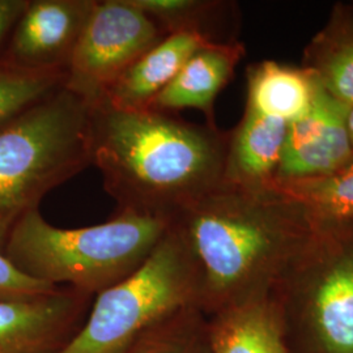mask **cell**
<instances>
[{
	"instance_id": "cell-10",
	"label": "cell",
	"mask_w": 353,
	"mask_h": 353,
	"mask_svg": "<svg viewBox=\"0 0 353 353\" xmlns=\"http://www.w3.org/2000/svg\"><path fill=\"white\" fill-rule=\"evenodd\" d=\"M347 109L319 88L312 110L288 125L275 181L330 176L352 164Z\"/></svg>"
},
{
	"instance_id": "cell-15",
	"label": "cell",
	"mask_w": 353,
	"mask_h": 353,
	"mask_svg": "<svg viewBox=\"0 0 353 353\" xmlns=\"http://www.w3.org/2000/svg\"><path fill=\"white\" fill-rule=\"evenodd\" d=\"M319 83L307 68L274 61L252 64L248 70L246 109L293 123L312 110Z\"/></svg>"
},
{
	"instance_id": "cell-2",
	"label": "cell",
	"mask_w": 353,
	"mask_h": 353,
	"mask_svg": "<svg viewBox=\"0 0 353 353\" xmlns=\"http://www.w3.org/2000/svg\"><path fill=\"white\" fill-rule=\"evenodd\" d=\"M92 165L128 211L172 221L225 178L229 135L153 109L90 108Z\"/></svg>"
},
{
	"instance_id": "cell-22",
	"label": "cell",
	"mask_w": 353,
	"mask_h": 353,
	"mask_svg": "<svg viewBox=\"0 0 353 353\" xmlns=\"http://www.w3.org/2000/svg\"><path fill=\"white\" fill-rule=\"evenodd\" d=\"M29 0H0V49L8 42L13 28L26 11Z\"/></svg>"
},
{
	"instance_id": "cell-23",
	"label": "cell",
	"mask_w": 353,
	"mask_h": 353,
	"mask_svg": "<svg viewBox=\"0 0 353 353\" xmlns=\"http://www.w3.org/2000/svg\"><path fill=\"white\" fill-rule=\"evenodd\" d=\"M347 128H348V135H350L353 148V105L347 109Z\"/></svg>"
},
{
	"instance_id": "cell-14",
	"label": "cell",
	"mask_w": 353,
	"mask_h": 353,
	"mask_svg": "<svg viewBox=\"0 0 353 353\" xmlns=\"http://www.w3.org/2000/svg\"><path fill=\"white\" fill-rule=\"evenodd\" d=\"M288 123L263 114L245 109L239 127L229 135L225 181L252 189L272 186Z\"/></svg>"
},
{
	"instance_id": "cell-12",
	"label": "cell",
	"mask_w": 353,
	"mask_h": 353,
	"mask_svg": "<svg viewBox=\"0 0 353 353\" xmlns=\"http://www.w3.org/2000/svg\"><path fill=\"white\" fill-rule=\"evenodd\" d=\"M243 54V45L236 41L208 43L190 57L150 109L165 113L196 109L205 114L208 125L214 126V100L232 79Z\"/></svg>"
},
{
	"instance_id": "cell-21",
	"label": "cell",
	"mask_w": 353,
	"mask_h": 353,
	"mask_svg": "<svg viewBox=\"0 0 353 353\" xmlns=\"http://www.w3.org/2000/svg\"><path fill=\"white\" fill-rule=\"evenodd\" d=\"M58 287L29 278L19 271L0 250V299H23L43 294Z\"/></svg>"
},
{
	"instance_id": "cell-5",
	"label": "cell",
	"mask_w": 353,
	"mask_h": 353,
	"mask_svg": "<svg viewBox=\"0 0 353 353\" xmlns=\"http://www.w3.org/2000/svg\"><path fill=\"white\" fill-rule=\"evenodd\" d=\"M275 294L290 351L353 353V217L321 219Z\"/></svg>"
},
{
	"instance_id": "cell-17",
	"label": "cell",
	"mask_w": 353,
	"mask_h": 353,
	"mask_svg": "<svg viewBox=\"0 0 353 353\" xmlns=\"http://www.w3.org/2000/svg\"><path fill=\"white\" fill-rule=\"evenodd\" d=\"M271 188L321 219L353 217V163L330 176L275 181Z\"/></svg>"
},
{
	"instance_id": "cell-8",
	"label": "cell",
	"mask_w": 353,
	"mask_h": 353,
	"mask_svg": "<svg viewBox=\"0 0 353 353\" xmlns=\"http://www.w3.org/2000/svg\"><path fill=\"white\" fill-rule=\"evenodd\" d=\"M93 300L70 287L0 299V353L62 352L83 327Z\"/></svg>"
},
{
	"instance_id": "cell-1",
	"label": "cell",
	"mask_w": 353,
	"mask_h": 353,
	"mask_svg": "<svg viewBox=\"0 0 353 353\" xmlns=\"http://www.w3.org/2000/svg\"><path fill=\"white\" fill-rule=\"evenodd\" d=\"M321 217L272 188L223 181L170 221L199 271L207 316L270 294L314 233Z\"/></svg>"
},
{
	"instance_id": "cell-20",
	"label": "cell",
	"mask_w": 353,
	"mask_h": 353,
	"mask_svg": "<svg viewBox=\"0 0 353 353\" xmlns=\"http://www.w3.org/2000/svg\"><path fill=\"white\" fill-rule=\"evenodd\" d=\"M131 1L143 12L148 14L152 20L160 26V29L166 36L181 30H198L207 34L203 29L202 21L207 13L217 7V3L214 1H198V0H131Z\"/></svg>"
},
{
	"instance_id": "cell-7",
	"label": "cell",
	"mask_w": 353,
	"mask_h": 353,
	"mask_svg": "<svg viewBox=\"0 0 353 353\" xmlns=\"http://www.w3.org/2000/svg\"><path fill=\"white\" fill-rule=\"evenodd\" d=\"M165 36L131 0H97L67 65L64 88L90 108L100 105L119 77Z\"/></svg>"
},
{
	"instance_id": "cell-9",
	"label": "cell",
	"mask_w": 353,
	"mask_h": 353,
	"mask_svg": "<svg viewBox=\"0 0 353 353\" xmlns=\"http://www.w3.org/2000/svg\"><path fill=\"white\" fill-rule=\"evenodd\" d=\"M97 0H29L0 58L42 71H63Z\"/></svg>"
},
{
	"instance_id": "cell-3",
	"label": "cell",
	"mask_w": 353,
	"mask_h": 353,
	"mask_svg": "<svg viewBox=\"0 0 353 353\" xmlns=\"http://www.w3.org/2000/svg\"><path fill=\"white\" fill-rule=\"evenodd\" d=\"M169 225L163 219L115 211L106 223L62 229L33 210L12 228L3 252L29 278L96 297L138 270Z\"/></svg>"
},
{
	"instance_id": "cell-19",
	"label": "cell",
	"mask_w": 353,
	"mask_h": 353,
	"mask_svg": "<svg viewBox=\"0 0 353 353\" xmlns=\"http://www.w3.org/2000/svg\"><path fill=\"white\" fill-rule=\"evenodd\" d=\"M63 71L30 70L0 58V123L64 85Z\"/></svg>"
},
{
	"instance_id": "cell-13",
	"label": "cell",
	"mask_w": 353,
	"mask_h": 353,
	"mask_svg": "<svg viewBox=\"0 0 353 353\" xmlns=\"http://www.w3.org/2000/svg\"><path fill=\"white\" fill-rule=\"evenodd\" d=\"M212 353H290L275 290L208 316Z\"/></svg>"
},
{
	"instance_id": "cell-4",
	"label": "cell",
	"mask_w": 353,
	"mask_h": 353,
	"mask_svg": "<svg viewBox=\"0 0 353 353\" xmlns=\"http://www.w3.org/2000/svg\"><path fill=\"white\" fill-rule=\"evenodd\" d=\"M90 165V106L64 87L0 123V250L24 214Z\"/></svg>"
},
{
	"instance_id": "cell-18",
	"label": "cell",
	"mask_w": 353,
	"mask_h": 353,
	"mask_svg": "<svg viewBox=\"0 0 353 353\" xmlns=\"http://www.w3.org/2000/svg\"><path fill=\"white\" fill-rule=\"evenodd\" d=\"M122 353H212L208 316L186 309L145 332Z\"/></svg>"
},
{
	"instance_id": "cell-6",
	"label": "cell",
	"mask_w": 353,
	"mask_h": 353,
	"mask_svg": "<svg viewBox=\"0 0 353 353\" xmlns=\"http://www.w3.org/2000/svg\"><path fill=\"white\" fill-rule=\"evenodd\" d=\"M191 307L201 309L199 271L186 241L170 224L138 270L94 297L83 327L61 353H122Z\"/></svg>"
},
{
	"instance_id": "cell-16",
	"label": "cell",
	"mask_w": 353,
	"mask_h": 353,
	"mask_svg": "<svg viewBox=\"0 0 353 353\" xmlns=\"http://www.w3.org/2000/svg\"><path fill=\"white\" fill-rule=\"evenodd\" d=\"M310 70L326 93L350 108L353 105V14L341 11L316 36L306 51Z\"/></svg>"
},
{
	"instance_id": "cell-11",
	"label": "cell",
	"mask_w": 353,
	"mask_h": 353,
	"mask_svg": "<svg viewBox=\"0 0 353 353\" xmlns=\"http://www.w3.org/2000/svg\"><path fill=\"white\" fill-rule=\"evenodd\" d=\"M214 41L198 30H181L165 36L119 77L102 103L121 110L150 109L190 57Z\"/></svg>"
}]
</instances>
